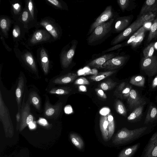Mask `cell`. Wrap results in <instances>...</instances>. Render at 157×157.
Masks as SVG:
<instances>
[{
  "label": "cell",
  "instance_id": "cell-1",
  "mask_svg": "<svg viewBox=\"0 0 157 157\" xmlns=\"http://www.w3.org/2000/svg\"><path fill=\"white\" fill-rule=\"evenodd\" d=\"M155 125H150L129 130L122 128L118 131L112 139V143L116 145H124L130 143L143 136L150 133Z\"/></svg>",
  "mask_w": 157,
  "mask_h": 157
},
{
  "label": "cell",
  "instance_id": "cell-2",
  "mask_svg": "<svg viewBox=\"0 0 157 157\" xmlns=\"http://www.w3.org/2000/svg\"><path fill=\"white\" fill-rule=\"evenodd\" d=\"M156 15L155 13L149 12L141 16L137 17L135 21L113 39L110 45L114 46L117 44L128 39L145 23L153 19Z\"/></svg>",
  "mask_w": 157,
  "mask_h": 157
},
{
  "label": "cell",
  "instance_id": "cell-3",
  "mask_svg": "<svg viewBox=\"0 0 157 157\" xmlns=\"http://www.w3.org/2000/svg\"><path fill=\"white\" fill-rule=\"evenodd\" d=\"M117 17H113L96 28L87 37L86 39L87 44L90 46L98 45L109 37L112 33L113 24Z\"/></svg>",
  "mask_w": 157,
  "mask_h": 157
},
{
  "label": "cell",
  "instance_id": "cell-4",
  "mask_svg": "<svg viewBox=\"0 0 157 157\" xmlns=\"http://www.w3.org/2000/svg\"><path fill=\"white\" fill-rule=\"evenodd\" d=\"M0 119L3 126L6 136L12 137L14 134L13 127L9 110L4 102L1 91Z\"/></svg>",
  "mask_w": 157,
  "mask_h": 157
},
{
  "label": "cell",
  "instance_id": "cell-5",
  "mask_svg": "<svg viewBox=\"0 0 157 157\" xmlns=\"http://www.w3.org/2000/svg\"><path fill=\"white\" fill-rule=\"evenodd\" d=\"M140 71L149 77L153 76L157 74V56L147 58L143 57L140 63Z\"/></svg>",
  "mask_w": 157,
  "mask_h": 157
},
{
  "label": "cell",
  "instance_id": "cell-6",
  "mask_svg": "<svg viewBox=\"0 0 157 157\" xmlns=\"http://www.w3.org/2000/svg\"><path fill=\"white\" fill-rule=\"evenodd\" d=\"M117 16V13L114 12L112 6L111 5L107 6L103 11L91 25L87 35H90L94 29L98 26Z\"/></svg>",
  "mask_w": 157,
  "mask_h": 157
},
{
  "label": "cell",
  "instance_id": "cell-7",
  "mask_svg": "<svg viewBox=\"0 0 157 157\" xmlns=\"http://www.w3.org/2000/svg\"><path fill=\"white\" fill-rule=\"evenodd\" d=\"M78 44L76 40H73L66 47L61 55V62L64 68H67L72 63Z\"/></svg>",
  "mask_w": 157,
  "mask_h": 157
},
{
  "label": "cell",
  "instance_id": "cell-8",
  "mask_svg": "<svg viewBox=\"0 0 157 157\" xmlns=\"http://www.w3.org/2000/svg\"><path fill=\"white\" fill-rule=\"evenodd\" d=\"M129 57L128 55L119 54L107 60L102 65L101 68L109 71L115 70L124 65Z\"/></svg>",
  "mask_w": 157,
  "mask_h": 157
},
{
  "label": "cell",
  "instance_id": "cell-9",
  "mask_svg": "<svg viewBox=\"0 0 157 157\" xmlns=\"http://www.w3.org/2000/svg\"><path fill=\"white\" fill-rule=\"evenodd\" d=\"M133 16L130 15L117 17L113 24L112 33H120L124 30L131 24Z\"/></svg>",
  "mask_w": 157,
  "mask_h": 157
},
{
  "label": "cell",
  "instance_id": "cell-10",
  "mask_svg": "<svg viewBox=\"0 0 157 157\" xmlns=\"http://www.w3.org/2000/svg\"><path fill=\"white\" fill-rule=\"evenodd\" d=\"M140 157H157V131L149 139Z\"/></svg>",
  "mask_w": 157,
  "mask_h": 157
},
{
  "label": "cell",
  "instance_id": "cell-11",
  "mask_svg": "<svg viewBox=\"0 0 157 157\" xmlns=\"http://www.w3.org/2000/svg\"><path fill=\"white\" fill-rule=\"evenodd\" d=\"M127 102L130 111L141 105L146 104L145 99L142 97L136 90L132 89L127 98Z\"/></svg>",
  "mask_w": 157,
  "mask_h": 157
},
{
  "label": "cell",
  "instance_id": "cell-12",
  "mask_svg": "<svg viewBox=\"0 0 157 157\" xmlns=\"http://www.w3.org/2000/svg\"><path fill=\"white\" fill-rule=\"evenodd\" d=\"M21 116L19 126V131L20 132L33 121V117L31 113L30 107L28 102H26L21 109Z\"/></svg>",
  "mask_w": 157,
  "mask_h": 157
},
{
  "label": "cell",
  "instance_id": "cell-13",
  "mask_svg": "<svg viewBox=\"0 0 157 157\" xmlns=\"http://www.w3.org/2000/svg\"><path fill=\"white\" fill-rule=\"evenodd\" d=\"M44 107V115L48 118H56L59 116L61 111L62 104L60 102L56 105H52L46 97Z\"/></svg>",
  "mask_w": 157,
  "mask_h": 157
},
{
  "label": "cell",
  "instance_id": "cell-14",
  "mask_svg": "<svg viewBox=\"0 0 157 157\" xmlns=\"http://www.w3.org/2000/svg\"><path fill=\"white\" fill-rule=\"evenodd\" d=\"M119 52H111L103 54L93 59L87 63L88 66L97 68H101L102 66L107 60L119 55Z\"/></svg>",
  "mask_w": 157,
  "mask_h": 157
},
{
  "label": "cell",
  "instance_id": "cell-15",
  "mask_svg": "<svg viewBox=\"0 0 157 157\" xmlns=\"http://www.w3.org/2000/svg\"><path fill=\"white\" fill-rule=\"evenodd\" d=\"M157 11V0H147L145 1L137 17L142 16L149 12Z\"/></svg>",
  "mask_w": 157,
  "mask_h": 157
},
{
  "label": "cell",
  "instance_id": "cell-16",
  "mask_svg": "<svg viewBox=\"0 0 157 157\" xmlns=\"http://www.w3.org/2000/svg\"><path fill=\"white\" fill-rule=\"evenodd\" d=\"M157 123V107L152 103L149 106L144 124H148Z\"/></svg>",
  "mask_w": 157,
  "mask_h": 157
},
{
  "label": "cell",
  "instance_id": "cell-17",
  "mask_svg": "<svg viewBox=\"0 0 157 157\" xmlns=\"http://www.w3.org/2000/svg\"><path fill=\"white\" fill-rule=\"evenodd\" d=\"M100 129L102 138L105 141L109 140L108 131V123L107 115H102L101 116L99 121Z\"/></svg>",
  "mask_w": 157,
  "mask_h": 157
},
{
  "label": "cell",
  "instance_id": "cell-18",
  "mask_svg": "<svg viewBox=\"0 0 157 157\" xmlns=\"http://www.w3.org/2000/svg\"><path fill=\"white\" fill-rule=\"evenodd\" d=\"M140 145V143L125 147L119 154L118 157H133L137 151Z\"/></svg>",
  "mask_w": 157,
  "mask_h": 157
},
{
  "label": "cell",
  "instance_id": "cell-19",
  "mask_svg": "<svg viewBox=\"0 0 157 157\" xmlns=\"http://www.w3.org/2000/svg\"><path fill=\"white\" fill-rule=\"evenodd\" d=\"M117 2L123 12L132 11L136 6L135 0H117Z\"/></svg>",
  "mask_w": 157,
  "mask_h": 157
},
{
  "label": "cell",
  "instance_id": "cell-20",
  "mask_svg": "<svg viewBox=\"0 0 157 157\" xmlns=\"http://www.w3.org/2000/svg\"><path fill=\"white\" fill-rule=\"evenodd\" d=\"M77 77L78 75L76 73H69L55 79L53 81V82L59 84H67L73 82Z\"/></svg>",
  "mask_w": 157,
  "mask_h": 157
},
{
  "label": "cell",
  "instance_id": "cell-21",
  "mask_svg": "<svg viewBox=\"0 0 157 157\" xmlns=\"http://www.w3.org/2000/svg\"><path fill=\"white\" fill-rule=\"evenodd\" d=\"M144 106L141 105L135 109L128 117V121L131 122L140 121L142 115Z\"/></svg>",
  "mask_w": 157,
  "mask_h": 157
},
{
  "label": "cell",
  "instance_id": "cell-22",
  "mask_svg": "<svg viewBox=\"0 0 157 157\" xmlns=\"http://www.w3.org/2000/svg\"><path fill=\"white\" fill-rule=\"evenodd\" d=\"M24 87V80L22 76L19 78L17 85L15 91L16 100L18 107L20 108L21 102Z\"/></svg>",
  "mask_w": 157,
  "mask_h": 157
},
{
  "label": "cell",
  "instance_id": "cell-23",
  "mask_svg": "<svg viewBox=\"0 0 157 157\" xmlns=\"http://www.w3.org/2000/svg\"><path fill=\"white\" fill-rule=\"evenodd\" d=\"M149 29L147 40V43L154 40H157V15L153 20Z\"/></svg>",
  "mask_w": 157,
  "mask_h": 157
},
{
  "label": "cell",
  "instance_id": "cell-24",
  "mask_svg": "<svg viewBox=\"0 0 157 157\" xmlns=\"http://www.w3.org/2000/svg\"><path fill=\"white\" fill-rule=\"evenodd\" d=\"M132 89L130 85L123 82L120 84L118 88L119 95L122 98L127 99Z\"/></svg>",
  "mask_w": 157,
  "mask_h": 157
},
{
  "label": "cell",
  "instance_id": "cell-25",
  "mask_svg": "<svg viewBox=\"0 0 157 157\" xmlns=\"http://www.w3.org/2000/svg\"><path fill=\"white\" fill-rule=\"evenodd\" d=\"M70 138L73 144L78 149L82 150L84 147V143L82 138L78 134L71 133L70 135Z\"/></svg>",
  "mask_w": 157,
  "mask_h": 157
},
{
  "label": "cell",
  "instance_id": "cell-26",
  "mask_svg": "<svg viewBox=\"0 0 157 157\" xmlns=\"http://www.w3.org/2000/svg\"><path fill=\"white\" fill-rule=\"evenodd\" d=\"M40 60L42 67L46 74H48L49 68V61L48 56L45 51L42 49L40 51Z\"/></svg>",
  "mask_w": 157,
  "mask_h": 157
},
{
  "label": "cell",
  "instance_id": "cell-27",
  "mask_svg": "<svg viewBox=\"0 0 157 157\" xmlns=\"http://www.w3.org/2000/svg\"><path fill=\"white\" fill-rule=\"evenodd\" d=\"M116 70L100 72L96 74L90 76L89 78L94 81H99L111 75L116 72Z\"/></svg>",
  "mask_w": 157,
  "mask_h": 157
},
{
  "label": "cell",
  "instance_id": "cell-28",
  "mask_svg": "<svg viewBox=\"0 0 157 157\" xmlns=\"http://www.w3.org/2000/svg\"><path fill=\"white\" fill-rule=\"evenodd\" d=\"M129 83L133 85L143 87L145 83V78L141 75H134L131 78Z\"/></svg>",
  "mask_w": 157,
  "mask_h": 157
},
{
  "label": "cell",
  "instance_id": "cell-29",
  "mask_svg": "<svg viewBox=\"0 0 157 157\" xmlns=\"http://www.w3.org/2000/svg\"><path fill=\"white\" fill-rule=\"evenodd\" d=\"M107 115L108 123V131L109 140L113 136L115 131V123L112 114L109 113Z\"/></svg>",
  "mask_w": 157,
  "mask_h": 157
},
{
  "label": "cell",
  "instance_id": "cell-30",
  "mask_svg": "<svg viewBox=\"0 0 157 157\" xmlns=\"http://www.w3.org/2000/svg\"><path fill=\"white\" fill-rule=\"evenodd\" d=\"M155 48V43L151 42L143 50V58H147L152 56Z\"/></svg>",
  "mask_w": 157,
  "mask_h": 157
},
{
  "label": "cell",
  "instance_id": "cell-31",
  "mask_svg": "<svg viewBox=\"0 0 157 157\" xmlns=\"http://www.w3.org/2000/svg\"><path fill=\"white\" fill-rule=\"evenodd\" d=\"M29 98L31 102L37 109L40 110V102L39 97L35 92H32L29 94Z\"/></svg>",
  "mask_w": 157,
  "mask_h": 157
},
{
  "label": "cell",
  "instance_id": "cell-32",
  "mask_svg": "<svg viewBox=\"0 0 157 157\" xmlns=\"http://www.w3.org/2000/svg\"><path fill=\"white\" fill-rule=\"evenodd\" d=\"M117 83L110 80L101 83L99 85L100 89L104 90H110L114 87Z\"/></svg>",
  "mask_w": 157,
  "mask_h": 157
},
{
  "label": "cell",
  "instance_id": "cell-33",
  "mask_svg": "<svg viewBox=\"0 0 157 157\" xmlns=\"http://www.w3.org/2000/svg\"><path fill=\"white\" fill-rule=\"evenodd\" d=\"M146 30H146L143 31L139 34L132 42L130 46L132 48H136L140 45L145 36Z\"/></svg>",
  "mask_w": 157,
  "mask_h": 157
},
{
  "label": "cell",
  "instance_id": "cell-34",
  "mask_svg": "<svg viewBox=\"0 0 157 157\" xmlns=\"http://www.w3.org/2000/svg\"><path fill=\"white\" fill-rule=\"evenodd\" d=\"M115 108L117 112L120 114L126 116L127 115V110L125 107L120 100H117L115 102Z\"/></svg>",
  "mask_w": 157,
  "mask_h": 157
},
{
  "label": "cell",
  "instance_id": "cell-35",
  "mask_svg": "<svg viewBox=\"0 0 157 157\" xmlns=\"http://www.w3.org/2000/svg\"><path fill=\"white\" fill-rule=\"evenodd\" d=\"M25 60L30 67L34 71H37L36 67L35 61L31 54L29 53H27L24 56Z\"/></svg>",
  "mask_w": 157,
  "mask_h": 157
},
{
  "label": "cell",
  "instance_id": "cell-36",
  "mask_svg": "<svg viewBox=\"0 0 157 157\" xmlns=\"http://www.w3.org/2000/svg\"><path fill=\"white\" fill-rule=\"evenodd\" d=\"M44 32L42 31H39L34 34L31 40V42L33 43H36L46 39Z\"/></svg>",
  "mask_w": 157,
  "mask_h": 157
},
{
  "label": "cell",
  "instance_id": "cell-37",
  "mask_svg": "<svg viewBox=\"0 0 157 157\" xmlns=\"http://www.w3.org/2000/svg\"><path fill=\"white\" fill-rule=\"evenodd\" d=\"M41 24L55 38H57L58 36V34L56 29L52 25L45 21L41 22Z\"/></svg>",
  "mask_w": 157,
  "mask_h": 157
},
{
  "label": "cell",
  "instance_id": "cell-38",
  "mask_svg": "<svg viewBox=\"0 0 157 157\" xmlns=\"http://www.w3.org/2000/svg\"><path fill=\"white\" fill-rule=\"evenodd\" d=\"M70 92V90L67 88H55L52 89L49 93L58 95H66L69 94Z\"/></svg>",
  "mask_w": 157,
  "mask_h": 157
},
{
  "label": "cell",
  "instance_id": "cell-39",
  "mask_svg": "<svg viewBox=\"0 0 157 157\" xmlns=\"http://www.w3.org/2000/svg\"><path fill=\"white\" fill-rule=\"evenodd\" d=\"M89 82L84 77H81L78 78L74 82V84L75 85H89Z\"/></svg>",
  "mask_w": 157,
  "mask_h": 157
},
{
  "label": "cell",
  "instance_id": "cell-40",
  "mask_svg": "<svg viewBox=\"0 0 157 157\" xmlns=\"http://www.w3.org/2000/svg\"><path fill=\"white\" fill-rule=\"evenodd\" d=\"M95 91L99 97L103 99L107 98V97L102 90L100 88H96L95 89Z\"/></svg>",
  "mask_w": 157,
  "mask_h": 157
},
{
  "label": "cell",
  "instance_id": "cell-41",
  "mask_svg": "<svg viewBox=\"0 0 157 157\" xmlns=\"http://www.w3.org/2000/svg\"><path fill=\"white\" fill-rule=\"evenodd\" d=\"M0 26L1 28L3 30H5L7 27V22L5 19H2L1 20Z\"/></svg>",
  "mask_w": 157,
  "mask_h": 157
},
{
  "label": "cell",
  "instance_id": "cell-42",
  "mask_svg": "<svg viewBox=\"0 0 157 157\" xmlns=\"http://www.w3.org/2000/svg\"><path fill=\"white\" fill-rule=\"evenodd\" d=\"M151 87L152 90L155 89L157 88V75L155 76L152 82Z\"/></svg>",
  "mask_w": 157,
  "mask_h": 157
},
{
  "label": "cell",
  "instance_id": "cell-43",
  "mask_svg": "<svg viewBox=\"0 0 157 157\" xmlns=\"http://www.w3.org/2000/svg\"><path fill=\"white\" fill-rule=\"evenodd\" d=\"M38 122L40 124L44 126H46L48 125L47 121L44 118H41L40 119Z\"/></svg>",
  "mask_w": 157,
  "mask_h": 157
},
{
  "label": "cell",
  "instance_id": "cell-44",
  "mask_svg": "<svg viewBox=\"0 0 157 157\" xmlns=\"http://www.w3.org/2000/svg\"><path fill=\"white\" fill-rule=\"evenodd\" d=\"M29 16L28 12L27 11H25L23 12L22 15V20L23 21H25L28 19Z\"/></svg>",
  "mask_w": 157,
  "mask_h": 157
},
{
  "label": "cell",
  "instance_id": "cell-45",
  "mask_svg": "<svg viewBox=\"0 0 157 157\" xmlns=\"http://www.w3.org/2000/svg\"><path fill=\"white\" fill-rule=\"evenodd\" d=\"M20 32L19 29L16 27L13 29V35L15 37H17L19 35Z\"/></svg>",
  "mask_w": 157,
  "mask_h": 157
},
{
  "label": "cell",
  "instance_id": "cell-46",
  "mask_svg": "<svg viewBox=\"0 0 157 157\" xmlns=\"http://www.w3.org/2000/svg\"><path fill=\"white\" fill-rule=\"evenodd\" d=\"M28 8L32 16L33 17V6L32 2L31 0H30L28 3Z\"/></svg>",
  "mask_w": 157,
  "mask_h": 157
},
{
  "label": "cell",
  "instance_id": "cell-47",
  "mask_svg": "<svg viewBox=\"0 0 157 157\" xmlns=\"http://www.w3.org/2000/svg\"><path fill=\"white\" fill-rule=\"evenodd\" d=\"M48 2L58 7H61L59 1L57 0H48Z\"/></svg>",
  "mask_w": 157,
  "mask_h": 157
},
{
  "label": "cell",
  "instance_id": "cell-48",
  "mask_svg": "<svg viewBox=\"0 0 157 157\" xmlns=\"http://www.w3.org/2000/svg\"><path fill=\"white\" fill-rule=\"evenodd\" d=\"M78 89L79 91L83 92L87 91L86 87L83 85H80L78 86Z\"/></svg>",
  "mask_w": 157,
  "mask_h": 157
},
{
  "label": "cell",
  "instance_id": "cell-49",
  "mask_svg": "<svg viewBox=\"0 0 157 157\" xmlns=\"http://www.w3.org/2000/svg\"><path fill=\"white\" fill-rule=\"evenodd\" d=\"M13 6L14 9L16 11L18 10L20 7V5L18 3L14 4Z\"/></svg>",
  "mask_w": 157,
  "mask_h": 157
},
{
  "label": "cell",
  "instance_id": "cell-50",
  "mask_svg": "<svg viewBox=\"0 0 157 157\" xmlns=\"http://www.w3.org/2000/svg\"><path fill=\"white\" fill-rule=\"evenodd\" d=\"M21 117V113L19 112L16 115V119L17 122H19L20 121Z\"/></svg>",
  "mask_w": 157,
  "mask_h": 157
},
{
  "label": "cell",
  "instance_id": "cell-51",
  "mask_svg": "<svg viewBox=\"0 0 157 157\" xmlns=\"http://www.w3.org/2000/svg\"><path fill=\"white\" fill-rule=\"evenodd\" d=\"M29 125V128L31 129H34L36 127V124L33 122L31 123Z\"/></svg>",
  "mask_w": 157,
  "mask_h": 157
},
{
  "label": "cell",
  "instance_id": "cell-52",
  "mask_svg": "<svg viewBox=\"0 0 157 157\" xmlns=\"http://www.w3.org/2000/svg\"><path fill=\"white\" fill-rule=\"evenodd\" d=\"M155 99L156 102H157V95L156 96L155 98Z\"/></svg>",
  "mask_w": 157,
  "mask_h": 157
}]
</instances>
